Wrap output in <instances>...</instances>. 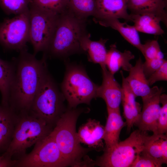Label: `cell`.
I'll use <instances>...</instances> for the list:
<instances>
[{"instance_id":"6da1fadb","label":"cell","mask_w":167,"mask_h":167,"mask_svg":"<svg viewBox=\"0 0 167 167\" xmlns=\"http://www.w3.org/2000/svg\"><path fill=\"white\" fill-rule=\"evenodd\" d=\"M12 62L13 73L11 82L8 106L17 115L29 113L34 97L48 72L47 56L41 59L28 52H19Z\"/></svg>"},{"instance_id":"7a4b0ae2","label":"cell","mask_w":167,"mask_h":167,"mask_svg":"<svg viewBox=\"0 0 167 167\" xmlns=\"http://www.w3.org/2000/svg\"><path fill=\"white\" fill-rule=\"evenodd\" d=\"M85 111L83 108L67 107L50 134L62 155L71 166L92 165L93 161L87 156V153L92 149L81 146L76 131L78 119Z\"/></svg>"},{"instance_id":"3957f363","label":"cell","mask_w":167,"mask_h":167,"mask_svg":"<svg viewBox=\"0 0 167 167\" xmlns=\"http://www.w3.org/2000/svg\"><path fill=\"white\" fill-rule=\"evenodd\" d=\"M86 19L76 15L69 8L59 15L46 51L52 57L66 58L82 52L80 41L86 32Z\"/></svg>"},{"instance_id":"277c9868","label":"cell","mask_w":167,"mask_h":167,"mask_svg":"<svg viewBox=\"0 0 167 167\" xmlns=\"http://www.w3.org/2000/svg\"><path fill=\"white\" fill-rule=\"evenodd\" d=\"M54 128L30 113L18 115L11 141L2 154L12 159L18 160L26 154L28 148L49 135Z\"/></svg>"},{"instance_id":"5b68a950","label":"cell","mask_w":167,"mask_h":167,"mask_svg":"<svg viewBox=\"0 0 167 167\" xmlns=\"http://www.w3.org/2000/svg\"><path fill=\"white\" fill-rule=\"evenodd\" d=\"M65 98L48 72L34 97L29 113L54 128L66 108Z\"/></svg>"},{"instance_id":"8992f818","label":"cell","mask_w":167,"mask_h":167,"mask_svg":"<svg viewBox=\"0 0 167 167\" xmlns=\"http://www.w3.org/2000/svg\"><path fill=\"white\" fill-rule=\"evenodd\" d=\"M61 84V91L67 102L68 107L76 108L79 104L89 105L97 97L99 86L94 83L80 65L67 63Z\"/></svg>"},{"instance_id":"52a82bcc","label":"cell","mask_w":167,"mask_h":167,"mask_svg":"<svg viewBox=\"0 0 167 167\" xmlns=\"http://www.w3.org/2000/svg\"><path fill=\"white\" fill-rule=\"evenodd\" d=\"M149 135L147 132L136 130L125 140L109 147L95 161L101 167H130L143 150Z\"/></svg>"},{"instance_id":"ba28073f","label":"cell","mask_w":167,"mask_h":167,"mask_svg":"<svg viewBox=\"0 0 167 167\" xmlns=\"http://www.w3.org/2000/svg\"><path fill=\"white\" fill-rule=\"evenodd\" d=\"M29 42L33 54L45 52L52 37L59 15L48 12L30 3L29 10Z\"/></svg>"},{"instance_id":"9c48e42d","label":"cell","mask_w":167,"mask_h":167,"mask_svg":"<svg viewBox=\"0 0 167 167\" xmlns=\"http://www.w3.org/2000/svg\"><path fill=\"white\" fill-rule=\"evenodd\" d=\"M50 135L37 142L29 154L17 160L14 167H65L69 166Z\"/></svg>"},{"instance_id":"30bf717a","label":"cell","mask_w":167,"mask_h":167,"mask_svg":"<svg viewBox=\"0 0 167 167\" xmlns=\"http://www.w3.org/2000/svg\"><path fill=\"white\" fill-rule=\"evenodd\" d=\"M29 41V10L0 23V44L5 49H27Z\"/></svg>"},{"instance_id":"8fae6325","label":"cell","mask_w":167,"mask_h":167,"mask_svg":"<svg viewBox=\"0 0 167 167\" xmlns=\"http://www.w3.org/2000/svg\"><path fill=\"white\" fill-rule=\"evenodd\" d=\"M163 88L154 86L149 93L142 98L143 106L139 118L135 126L143 131H149L156 134L161 106L160 96Z\"/></svg>"},{"instance_id":"7c38bea8","label":"cell","mask_w":167,"mask_h":167,"mask_svg":"<svg viewBox=\"0 0 167 167\" xmlns=\"http://www.w3.org/2000/svg\"><path fill=\"white\" fill-rule=\"evenodd\" d=\"M102 69V81L98 86L97 97L102 98L105 102L107 108L120 109L122 101V87L115 79L114 75L106 67Z\"/></svg>"},{"instance_id":"4fadbf2b","label":"cell","mask_w":167,"mask_h":167,"mask_svg":"<svg viewBox=\"0 0 167 167\" xmlns=\"http://www.w3.org/2000/svg\"><path fill=\"white\" fill-rule=\"evenodd\" d=\"M104 126L96 119L89 118L79 127L77 135L80 143L92 150H103Z\"/></svg>"},{"instance_id":"5bb4252c","label":"cell","mask_w":167,"mask_h":167,"mask_svg":"<svg viewBox=\"0 0 167 167\" xmlns=\"http://www.w3.org/2000/svg\"><path fill=\"white\" fill-rule=\"evenodd\" d=\"M127 0H96L94 20L116 18L132 22L131 15L127 11Z\"/></svg>"},{"instance_id":"9a60e30c","label":"cell","mask_w":167,"mask_h":167,"mask_svg":"<svg viewBox=\"0 0 167 167\" xmlns=\"http://www.w3.org/2000/svg\"><path fill=\"white\" fill-rule=\"evenodd\" d=\"M18 118V115L9 107L0 104V154L8 148Z\"/></svg>"},{"instance_id":"2e32d148","label":"cell","mask_w":167,"mask_h":167,"mask_svg":"<svg viewBox=\"0 0 167 167\" xmlns=\"http://www.w3.org/2000/svg\"><path fill=\"white\" fill-rule=\"evenodd\" d=\"M90 34L87 33L81 38L80 47L82 51L87 54L88 61L100 65L101 68L106 67L105 64L107 50L105 44L108 39H100L98 41L90 39Z\"/></svg>"},{"instance_id":"e0dca14e","label":"cell","mask_w":167,"mask_h":167,"mask_svg":"<svg viewBox=\"0 0 167 167\" xmlns=\"http://www.w3.org/2000/svg\"><path fill=\"white\" fill-rule=\"evenodd\" d=\"M130 14L150 13L162 18L167 24V0H127Z\"/></svg>"},{"instance_id":"ac0fdd59","label":"cell","mask_w":167,"mask_h":167,"mask_svg":"<svg viewBox=\"0 0 167 167\" xmlns=\"http://www.w3.org/2000/svg\"><path fill=\"white\" fill-rule=\"evenodd\" d=\"M108 116L104 126V141L105 147H111L119 142V136L122 128L126 125L120 114V109H113L107 108Z\"/></svg>"},{"instance_id":"d6986e66","label":"cell","mask_w":167,"mask_h":167,"mask_svg":"<svg viewBox=\"0 0 167 167\" xmlns=\"http://www.w3.org/2000/svg\"><path fill=\"white\" fill-rule=\"evenodd\" d=\"M135 57L130 50L121 52L117 49L115 44H112L107 50L105 61L106 68L114 75L121 68L129 72L133 66L130 62Z\"/></svg>"},{"instance_id":"ffe728a7","label":"cell","mask_w":167,"mask_h":167,"mask_svg":"<svg viewBox=\"0 0 167 167\" xmlns=\"http://www.w3.org/2000/svg\"><path fill=\"white\" fill-rule=\"evenodd\" d=\"M143 63L139 57L129 71L128 76L125 78L136 96L142 98L149 93L151 88L143 72Z\"/></svg>"},{"instance_id":"44dd1931","label":"cell","mask_w":167,"mask_h":167,"mask_svg":"<svg viewBox=\"0 0 167 167\" xmlns=\"http://www.w3.org/2000/svg\"><path fill=\"white\" fill-rule=\"evenodd\" d=\"M132 22L138 32L155 35L164 34L160 25L163 22L167 26L163 19L156 15L150 13L132 14Z\"/></svg>"},{"instance_id":"7402d4cb","label":"cell","mask_w":167,"mask_h":167,"mask_svg":"<svg viewBox=\"0 0 167 167\" xmlns=\"http://www.w3.org/2000/svg\"><path fill=\"white\" fill-rule=\"evenodd\" d=\"M100 25L118 31L128 42L140 51L142 45L138 32L134 26L126 22H120L118 19L109 18L94 21Z\"/></svg>"},{"instance_id":"603a6c76","label":"cell","mask_w":167,"mask_h":167,"mask_svg":"<svg viewBox=\"0 0 167 167\" xmlns=\"http://www.w3.org/2000/svg\"><path fill=\"white\" fill-rule=\"evenodd\" d=\"M120 73L122 78V102L123 110L133 113L137 122L141 112V106L136 101V97L126 80L122 71H121Z\"/></svg>"},{"instance_id":"cb8c5ba5","label":"cell","mask_w":167,"mask_h":167,"mask_svg":"<svg viewBox=\"0 0 167 167\" xmlns=\"http://www.w3.org/2000/svg\"><path fill=\"white\" fill-rule=\"evenodd\" d=\"M13 73L12 62L4 60L0 58V92L1 104L9 107V89Z\"/></svg>"},{"instance_id":"d4e9b609","label":"cell","mask_w":167,"mask_h":167,"mask_svg":"<svg viewBox=\"0 0 167 167\" xmlns=\"http://www.w3.org/2000/svg\"><path fill=\"white\" fill-rule=\"evenodd\" d=\"M69 9L77 16L87 19L94 16L96 9V0H67Z\"/></svg>"},{"instance_id":"484cf974","label":"cell","mask_w":167,"mask_h":167,"mask_svg":"<svg viewBox=\"0 0 167 167\" xmlns=\"http://www.w3.org/2000/svg\"><path fill=\"white\" fill-rule=\"evenodd\" d=\"M30 3L57 15H60L68 8L67 0H31Z\"/></svg>"},{"instance_id":"4316f807","label":"cell","mask_w":167,"mask_h":167,"mask_svg":"<svg viewBox=\"0 0 167 167\" xmlns=\"http://www.w3.org/2000/svg\"><path fill=\"white\" fill-rule=\"evenodd\" d=\"M31 0H0V7L8 15H17L29 10Z\"/></svg>"},{"instance_id":"83f0119b","label":"cell","mask_w":167,"mask_h":167,"mask_svg":"<svg viewBox=\"0 0 167 167\" xmlns=\"http://www.w3.org/2000/svg\"><path fill=\"white\" fill-rule=\"evenodd\" d=\"M159 134L149 135L142 152L162 164H165L159 144Z\"/></svg>"},{"instance_id":"f1b7e54d","label":"cell","mask_w":167,"mask_h":167,"mask_svg":"<svg viewBox=\"0 0 167 167\" xmlns=\"http://www.w3.org/2000/svg\"><path fill=\"white\" fill-rule=\"evenodd\" d=\"M140 51L145 59L156 58H164V54L161 50L158 42L156 40H149L144 44H142Z\"/></svg>"},{"instance_id":"f546056e","label":"cell","mask_w":167,"mask_h":167,"mask_svg":"<svg viewBox=\"0 0 167 167\" xmlns=\"http://www.w3.org/2000/svg\"><path fill=\"white\" fill-rule=\"evenodd\" d=\"M160 103L162 104L158 121L156 134H165L167 132V96L161 94Z\"/></svg>"},{"instance_id":"4dcf8cb0","label":"cell","mask_w":167,"mask_h":167,"mask_svg":"<svg viewBox=\"0 0 167 167\" xmlns=\"http://www.w3.org/2000/svg\"><path fill=\"white\" fill-rule=\"evenodd\" d=\"M162 165L142 151L137 155L131 167H161Z\"/></svg>"},{"instance_id":"1f68e13d","label":"cell","mask_w":167,"mask_h":167,"mask_svg":"<svg viewBox=\"0 0 167 167\" xmlns=\"http://www.w3.org/2000/svg\"><path fill=\"white\" fill-rule=\"evenodd\" d=\"M166 60L164 58H156L150 59H145L143 63V73L147 79L153 73L159 68Z\"/></svg>"},{"instance_id":"d6a6232c","label":"cell","mask_w":167,"mask_h":167,"mask_svg":"<svg viewBox=\"0 0 167 167\" xmlns=\"http://www.w3.org/2000/svg\"><path fill=\"white\" fill-rule=\"evenodd\" d=\"M150 86L159 81L167 80V61L147 78Z\"/></svg>"},{"instance_id":"836d02e7","label":"cell","mask_w":167,"mask_h":167,"mask_svg":"<svg viewBox=\"0 0 167 167\" xmlns=\"http://www.w3.org/2000/svg\"><path fill=\"white\" fill-rule=\"evenodd\" d=\"M159 144L165 164L167 163V137L166 135L159 134Z\"/></svg>"},{"instance_id":"e575fe53","label":"cell","mask_w":167,"mask_h":167,"mask_svg":"<svg viewBox=\"0 0 167 167\" xmlns=\"http://www.w3.org/2000/svg\"><path fill=\"white\" fill-rule=\"evenodd\" d=\"M17 160H13L3 154L0 156V167H14Z\"/></svg>"}]
</instances>
